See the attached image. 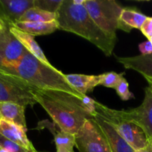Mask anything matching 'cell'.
<instances>
[{
	"instance_id": "obj_1",
	"label": "cell",
	"mask_w": 152,
	"mask_h": 152,
	"mask_svg": "<svg viewBox=\"0 0 152 152\" xmlns=\"http://www.w3.org/2000/svg\"><path fill=\"white\" fill-rule=\"evenodd\" d=\"M0 73L33 93L36 91H59L75 95L80 99L85 96L69 84L60 71L53 65L43 63L29 52L18 62L0 67Z\"/></svg>"
},
{
	"instance_id": "obj_2",
	"label": "cell",
	"mask_w": 152,
	"mask_h": 152,
	"mask_svg": "<svg viewBox=\"0 0 152 152\" xmlns=\"http://www.w3.org/2000/svg\"><path fill=\"white\" fill-rule=\"evenodd\" d=\"M34 98L46 111L60 130L75 135L87 120L93 119L75 95L59 91H36Z\"/></svg>"
},
{
	"instance_id": "obj_3",
	"label": "cell",
	"mask_w": 152,
	"mask_h": 152,
	"mask_svg": "<svg viewBox=\"0 0 152 152\" xmlns=\"http://www.w3.org/2000/svg\"><path fill=\"white\" fill-rule=\"evenodd\" d=\"M59 29L77 34L111 56L117 42L108 37L89 15L84 4H75L73 0H63L57 11Z\"/></svg>"
},
{
	"instance_id": "obj_4",
	"label": "cell",
	"mask_w": 152,
	"mask_h": 152,
	"mask_svg": "<svg viewBox=\"0 0 152 152\" xmlns=\"http://www.w3.org/2000/svg\"><path fill=\"white\" fill-rule=\"evenodd\" d=\"M84 5L97 26L114 41H117L118 29L126 32L132 31L120 19L123 7L114 0H85Z\"/></svg>"
},
{
	"instance_id": "obj_5",
	"label": "cell",
	"mask_w": 152,
	"mask_h": 152,
	"mask_svg": "<svg viewBox=\"0 0 152 152\" xmlns=\"http://www.w3.org/2000/svg\"><path fill=\"white\" fill-rule=\"evenodd\" d=\"M96 111L113 126L134 151L148 145V140L144 131L137 124L125 119L120 111L111 109L96 102Z\"/></svg>"
},
{
	"instance_id": "obj_6",
	"label": "cell",
	"mask_w": 152,
	"mask_h": 152,
	"mask_svg": "<svg viewBox=\"0 0 152 152\" xmlns=\"http://www.w3.org/2000/svg\"><path fill=\"white\" fill-rule=\"evenodd\" d=\"M79 152H112L108 140L94 120H88L75 134Z\"/></svg>"
},
{
	"instance_id": "obj_7",
	"label": "cell",
	"mask_w": 152,
	"mask_h": 152,
	"mask_svg": "<svg viewBox=\"0 0 152 152\" xmlns=\"http://www.w3.org/2000/svg\"><path fill=\"white\" fill-rule=\"evenodd\" d=\"M126 120L139 126L146 134L148 140H152V84L145 89V97L139 107L120 111Z\"/></svg>"
},
{
	"instance_id": "obj_8",
	"label": "cell",
	"mask_w": 152,
	"mask_h": 152,
	"mask_svg": "<svg viewBox=\"0 0 152 152\" xmlns=\"http://www.w3.org/2000/svg\"><path fill=\"white\" fill-rule=\"evenodd\" d=\"M13 102L25 108L37 103L31 90L0 73V102Z\"/></svg>"
},
{
	"instance_id": "obj_9",
	"label": "cell",
	"mask_w": 152,
	"mask_h": 152,
	"mask_svg": "<svg viewBox=\"0 0 152 152\" xmlns=\"http://www.w3.org/2000/svg\"><path fill=\"white\" fill-rule=\"evenodd\" d=\"M28 52L10 32V25H5L0 31V67L18 62Z\"/></svg>"
},
{
	"instance_id": "obj_10",
	"label": "cell",
	"mask_w": 152,
	"mask_h": 152,
	"mask_svg": "<svg viewBox=\"0 0 152 152\" xmlns=\"http://www.w3.org/2000/svg\"><path fill=\"white\" fill-rule=\"evenodd\" d=\"M34 0H0V19L6 25H13L34 7Z\"/></svg>"
},
{
	"instance_id": "obj_11",
	"label": "cell",
	"mask_w": 152,
	"mask_h": 152,
	"mask_svg": "<svg viewBox=\"0 0 152 152\" xmlns=\"http://www.w3.org/2000/svg\"><path fill=\"white\" fill-rule=\"evenodd\" d=\"M93 118L105 134L112 152H134L113 126L96 111L93 114Z\"/></svg>"
},
{
	"instance_id": "obj_12",
	"label": "cell",
	"mask_w": 152,
	"mask_h": 152,
	"mask_svg": "<svg viewBox=\"0 0 152 152\" xmlns=\"http://www.w3.org/2000/svg\"><path fill=\"white\" fill-rule=\"evenodd\" d=\"M117 60L126 69L134 70L140 74L148 83L152 84V53L148 55H137L131 57H118Z\"/></svg>"
},
{
	"instance_id": "obj_13",
	"label": "cell",
	"mask_w": 152,
	"mask_h": 152,
	"mask_svg": "<svg viewBox=\"0 0 152 152\" xmlns=\"http://www.w3.org/2000/svg\"><path fill=\"white\" fill-rule=\"evenodd\" d=\"M26 132L27 129L5 120H0V134L1 135L29 151L36 152L37 150L27 137Z\"/></svg>"
},
{
	"instance_id": "obj_14",
	"label": "cell",
	"mask_w": 152,
	"mask_h": 152,
	"mask_svg": "<svg viewBox=\"0 0 152 152\" xmlns=\"http://www.w3.org/2000/svg\"><path fill=\"white\" fill-rule=\"evenodd\" d=\"M65 76L69 84L79 93L83 95H86L88 92L92 91L96 86H99L102 80V74H65Z\"/></svg>"
},
{
	"instance_id": "obj_15",
	"label": "cell",
	"mask_w": 152,
	"mask_h": 152,
	"mask_svg": "<svg viewBox=\"0 0 152 152\" xmlns=\"http://www.w3.org/2000/svg\"><path fill=\"white\" fill-rule=\"evenodd\" d=\"M25 107L9 102H0V120L14 123L27 129L25 116Z\"/></svg>"
},
{
	"instance_id": "obj_16",
	"label": "cell",
	"mask_w": 152,
	"mask_h": 152,
	"mask_svg": "<svg viewBox=\"0 0 152 152\" xmlns=\"http://www.w3.org/2000/svg\"><path fill=\"white\" fill-rule=\"evenodd\" d=\"M10 31L13 36L19 41V42L28 50L29 53H31L33 56L37 57L43 63L47 64V65H51L48 60L47 57L43 53L42 50L41 49L40 46L34 39V36L31 35L29 34L23 32L20 30L17 29L13 25H10Z\"/></svg>"
},
{
	"instance_id": "obj_17",
	"label": "cell",
	"mask_w": 152,
	"mask_h": 152,
	"mask_svg": "<svg viewBox=\"0 0 152 152\" xmlns=\"http://www.w3.org/2000/svg\"><path fill=\"white\" fill-rule=\"evenodd\" d=\"M13 26L34 37L48 35L59 29L56 20L49 22H17L13 24Z\"/></svg>"
},
{
	"instance_id": "obj_18",
	"label": "cell",
	"mask_w": 152,
	"mask_h": 152,
	"mask_svg": "<svg viewBox=\"0 0 152 152\" xmlns=\"http://www.w3.org/2000/svg\"><path fill=\"white\" fill-rule=\"evenodd\" d=\"M57 13L45 11L39 8L34 7L29 9L21 17L19 22H49L56 20Z\"/></svg>"
},
{
	"instance_id": "obj_19",
	"label": "cell",
	"mask_w": 152,
	"mask_h": 152,
	"mask_svg": "<svg viewBox=\"0 0 152 152\" xmlns=\"http://www.w3.org/2000/svg\"><path fill=\"white\" fill-rule=\"evenodd\" d=\"M148 16H145L140 12L132 8H123L120 15V19L132 28L140 30Z\"/></svg>"
},
{
	"instance_id": "obj_20",
	"label": "cell",
	"mask_w": 152,
	"mask_h": 152,
	"mask_svg": "<svg viewBox=\"0 0 152 152\" xmlns=\"http://www.w3.org/2000/svg\"><path fill=\"white\" fill-rule=\"evenodd\" d=\"M55 129L51 131L54 135V142L56 144V150L65 149L70 151H74L75 146V135L69 132L59 131L55 132Z\"/></svg>"
},
{
	"instance_id": "obj_21",
	"label": "cell",
	"mask_w": 152,
	"mask_h": 152,
	"mask_svg": "<svg viewBox=\"0 0 152 152\" xmlns=\"http://www.w3.org/2000/svg\"><path fill=\"white\" fill-rule=\"evenodd\" d=\"M124 73L117 74L114 71L104 73L102 74V80L100 82V86H103L107 88L115 89L122 79L123 78Z\"/></svg>"
},
{
	"instance_id": "obj_22",
	"label": "cell",
	"mask_w": 152,
	"mask_h": 152,
	"mask_svg": "<svg viewBox=\"0 0 152 152\" xmlns=\"http://www.w3.org/2000/svg\"><path fill=\"white\" fill-rule=\"evenodd\" d=\"M63 0H34V7L50 13H57Z\"/></svg>"
},
{
	"instance_id": "obj_23",
	"label": "cell",
	"mask_w": 152,
	"mask_h": 152,
	"mask_svg": "<svg viewBox=\"0 0 152 152\" xmlns=\"http://www.w3.org/2000/svg\"><path fill=\"white\" fill-rule=\"evenodd\" d=\"M0 149L6 152H31L24 147L4 137L0 134Z\"/></svg>"
},
{
	"instance_id": "obj_24",
	"label": "cell",
	"mask_w": 152,
	"mask_h": 152,
	"mask_svg": "<svg viewBox=\"0 0 152 152\" xmlns=\"http://www.w3.org/2000/svg\"><path fill=\"white\" fill-rule=\"evenodd\" d=\"M116 92L118 96L121 98V99L124 101L129 100L131 99L134 98L133 94L129 91V83L127 80L123 77L115 88Z\"/></svg>"
},
{
	"instance_id": "obj_25",
	"label": "cell",
	"mask_w": 152,
	"mask_h": 152,
	"mask_svg": "<svg viewBox=\"0 0 152 152\" xmlns=\"http://www.w3.org/2000/svg\"><path fill=\"white\" fill-rule=\"evenodd\" d=\"M141 32L147 39H150L152 37V17H148L140 28Z\"/></svg>"
},
{
	"instance_id": "obj_26",
	"label": "cell",
	"mask_w": 152,
	"mask_h": 152,
	"mask_svg": "<svg viewBox=\"0 0 152 152\" xmlns=\"http://www.w3.org/2000/svg\"><path fill=\"white\" fill-rule=\"evenodd\" d=\"M139 50L142 55H148L152 53V44L149 40L143 42L139 45Z\"/></svg>"
},
{
	"instance_id": "obj_27",
	"label": "cell",
	"mask_w": 152,
	"mask_h": 152,
	"mask_svg": "<svg viewBox=\"0 0 152 152\" xmlns=\"http://www.w3.org/2000/svg\"><path fill=\"white\" fill-rule=\"evenodd\" d=\"M134 152H152V140H148V144L146 147Z\"/></svg>"
},
{
	"instance_id": "obj_28",
	"label": "cell",
	"mask_w": 152,
	"mask_h": 152,
	"mask_svg": "<svg viewBox=\"0 0 152 152\" xmlns=\"http://www.w3.org/2000/svg\"><path fill=\"white\" fill-rule=\"evenodd\" d=\"M5 25H6V24H4V22H3L2 21H1V19H0V31H1V30H2L3 28H4V26H5Z\"/></svg>"
},
{
	"instance_id": "obj_29",
	"label": "cell",
	"mask_w": 152,
	"mask_h": 152,
	"mask_svg": "<svg viewBox=\"0 0 152 152\" xmlns=\"http://www.w3.org/2000/svg\"><path fill=\"white\" fill-rule=\"evenodd\" d=\"M56 152H74V151H68V150L60 149V150H56Z\"/></svg>"
},
{
	"instance_id": "obj_30",
	"label": "cell",
	"mask_w": 152,
	"mask_h": 152,
	"mask_svg": "<svg viewBox=\"0 0 152 152\" xmlns=\"http://www.w3.org/2000/svg\"><path fill=\"white\" fill-rule=\"evenodd\" d=\"M148 40H149V41L151 42V44H152V37H151V38H150V39H148Z\"/></svg>"
},
{
	"instance_id": "obj_31",
	"label": "cell",
	"mask_w": 152,
	"mask_h": 152,
	"mask_svg": "<svg viewBox=\"0 0 152 152\" xmlns=\"http://www.w3.org/2000/svg\"><path fill=\"white\" fill-rule=\"evenodd\" d=\"M0 152H6V151H4V150H2V149H0Z\"/></svg>"
},
{
	"instance_id": "obj_32",
	"label": "cell",
	"mask_w": 152,
	"mask_h": 152,
	"mask_svg": "<svg viewBox=\"0 0 152 152\" xmlns=\"http://www.w3.org/2000/svg\"><path fill=\"white\" fill-rule=\"evenodd\" d=\"M36 152H38V151H36Z\"/></svg>"
}]
</instances>
